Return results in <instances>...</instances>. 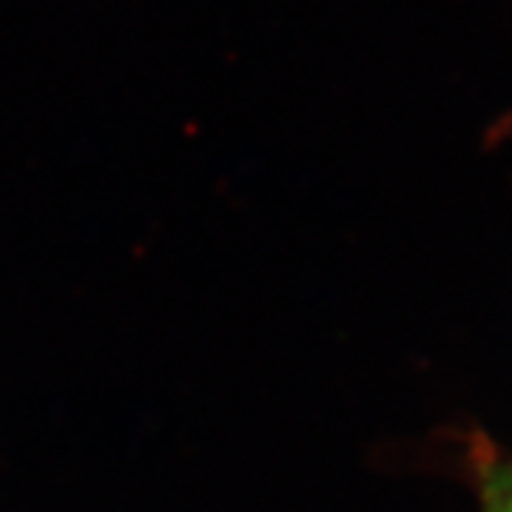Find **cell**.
Wrapping results in <instances>:
<instances>
[{
  "mask_svg": "<svg viewBox=\"0 0 512 512\" xmlns=\"http://www.w3.org/2000/svg\"><path fill=\"white\" fill-rule=\"evenodd\" d=\"M484 512H512V464H495L487 473Z\"/></svg>",
  "mask_w": 512,
  "mask_h": 512,
  "instance_id": "cell-1",
  "label": "cell"
}]
</instances>
